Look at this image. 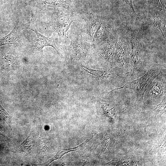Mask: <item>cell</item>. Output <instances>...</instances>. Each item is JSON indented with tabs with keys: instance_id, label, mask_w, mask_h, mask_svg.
Masks as SVG:
<instances>
[{
	"instance_id": "obj_1",
	"label": "cell",
	"mask_w": 166,
	"mask_h": 166,
	"mask_svg": "<svg viewBox=\"0 0 166 166\" xmlns=\"http://www.w3.org/2000/svg\"><path fill=\"white\" fill-rule=\"evenodd\" d=\"M160 70L157 68L148 69L147 72L140 78L127 82L120 87L115 88L111 91L119 89H129L133 90L136 94L137 101H143L144 94L149 88L153 80L160 74Z\"/></svg>"
},
{
	"instance_id": "obj_2",
	"label": "cell",
	"mask_w": 166,
	"mask_h": 166,
	"mask_svg": "<svg viewBox=\"0 0 166 166\" xmlns=\"http://www.w3.org/2000/svg\"><path fill=\"white\" fill-rule=\"evenodd\" d=\"M128 53L127 42L123 39H118L113 59L114 72L122 74L128 70L130 60Z\"/></svg>"
},
{
	"instance_id": "obj_3",
	"label": "cell",
	"mask_w": 166,
	"mask_h": 166,
	"mask_svg": "<svg viewBox=\"0 0 166 166\" xmlns=\"http://www.w3.org/2000/svg\"><path fill=\"white\" fill-rule=\"evenodd\" d=\"M130 30V41L131 50L130 59L133 63V70L131 76H133L141 69L143 66V50L140 43L134 31Z\"/></svg>"
},
{
	"instance_id": "obj_4",
	"label": "cell",
	"mask_w": 166,
	"mask_h": 166,
	"mask_svg": "<svg viewBox=\"0 0 166 166\" xmlns=\"http://www.w3.org/2000/svg\"><path fill=\"white\" fill-rule=\"evenodd\" d=\"M74 21L71 15L64 12L58 13L54 16L53 27L58 34L60 42L65 40L66 33L72 23Z\"/></svg>"
},
{
	"instance_id": "obj_5",
	"label": "cell",
	"mask_w": 166,
	"mask_h": 166,
	"mask_svg": "<svg viewBox=\"0 0 166 166\" xmlns=\"http://www.w3.org/2000/svg\"><path fill=\"white\" fill-rule=\"evenodd\" d=\"M22 29H29L34 31L36 34L37 38L35 42V45L39 50H42L45 46H50L56 50L58 55L61 57L63 56L60 50L56 45L54 41V37L53 35L51 38L46 37L40 34L36 30L35 25L34 18H32L30 21L25 24L22 26Z\"/></svg>"
},
{
	"instance_id": "obj_6",
	"label": "cell",
	"mask_w": 166,
	"mask_h": 166,
	"mask_svg": "<svg viewBox=\"0 0 166 166\" xmlns=\"http://www.w3.org/2000/svg\"><path fill=\"white\" fill-rule=\"evenodd\" d=\"M118 38L115 36L108 37L103 41L99 47L101 57L111 66H112L114 51Z\"/></svg>"
},
{
	"instance_id": "obj_7",
	"label": "cell",
	"mask_w": 166,
	"mask_h": 166,
	"mask_svg": "<svg viewBox=\"0 0 166 166\" xmlns=\"http://www.w3.org/2000/svg\"><path fill=\"white\" fill-rule=\"evenodd\" d=\"M18 63L16 57L10 53H5L0 56V83L6 74L16 68Z\"/></svg>"
},
{
	"instance_id": "obj_8",
	"label": "cell",
	"mask_w": 166,
	"mask_h": 166,
	"mask_svg": "<svg viewBox=\"0 0 166 166\" xmlns=\"http://www.w3.org/2000/svg\"><path fill=\"white\" fill-rule=\"evenodd\" d=\"M70 57L73 58H83L87 56L88 49L85 43L81 38H75L67 47Z\"/></svg>"
},
{
	"instance_id": "obj_9",
	"label": "cell",
	"mask_w": 166,
	"mask_h": 166,
	"mask_svg": "<svg viewBox=\"0 0 166 166\" xmlns=\"http://www.w3.org/2000/svg\"><path fill=\"white\" fill-rule=\"evenodd\" d=\"M83 69L88 73L92 74L97 79L105 81L121 79V75L114 71L110 70H98L92 69L81 65Z\"/></svg>"
},
{
	"instance_id": "obj_10",
	"label": "cell",
	"mask_w": 166,
	"mask_h": 166,
	"mask_svg": "<svg viewBox=\"0 0 166 166\" xmlns=\"http://www.w3.org/2000/svg\"><path fill=\"white\" fill-rule=\"evenodd\" d=\"M35 121L34 119L31 131L27 137L17 148L16 151L18 154L27 155L33 152L34 144V129Z\"/></svg>"
},
{
	"instance_id": "obj_11",
	"label": "cell",
	"mask_w": 166,
	"mask_h": 166,
	"mask_svg": "<svg viewBox=\"0 0 166 166\" xmlns=\"http://www.w3.org/2000/svg\"><path fill=\"white\" fill-rule=\"evenodd\" d=\"M110 31L108 23L103 20H100L99 25L93 36V42L97 44L102 42L109 37Z\"/></svg>"
},
{
	"instance_id": "obj_12",
	"label": "cell",
	"mask_w": 166,
	"mask_h": 166,
	"mask_svg": "<svg viewBox=\"0 0 166 166\" xmlns=\"http://www.w3.org/2000/svg\"><path fill=\"white\" fill-rule=\"evenodd\" d=\"M99 24V20L97 17L89 14L87 17L84 24V33L88 38L93 39L94 35Z\"/></svg>"
},
{
	"instance_id": "obj_13",
	"label": "cell",
	"mask_w": 166,
	"mask_h": 166,
	"mask_svg": "<svg viewBox=\"0 0 166 166\" xmlns=\"http://www.w3.org/2000/svg\"><path fill=\"white\" fill-rule=\"evenodd\" d=\"M42 3L49 7H62L69 10L76 7V0H42Z\"/></svg>"
},
{
	"instance_id": "obj_14",
	"label": "cell",
	"mask_w": 166,
	"mask_h": 166,
	"mask_svg": "<svg viewBox=\"0 0 166 166\" xmlns=\"http://www.w3.org/2000/svg\"><path fill=\"white\" fill-rule=\"evenodd\" d=\"M155 79L147 90L148 93L153 97H162L166 93L165 82L161 80Z\"/></svg>"
},
{
	"instance_id": "obj_15",
	"label": "cell",
	"mask_w": 166,
	"mask_h": 166,
	"mask_svg": "<svg viewBox=\"0 0 166 166\" xmlns=\"http://www.w3.org/2000/svg\"><path fill=\"white\" fill-rule=\"evenodd\" d=\"M18 30V25L17 23L9 34L0 39V46L9 44L18 45L19 41Z\"/></svg>"
},
{
	"instance_id": "obj_16",
	"label": "cell",
	"mask_w": 166,
	"mask_h": 166,
	"mask_svg": "<svg viewBox=\"0 0 166 166\" xmlns=\"http://www.w3.org/2000/svg\"><path fill=\"white\" fill-rule=\"evenodd\" d=\"M157 13V12L155 13L150 16L149 19L150 23L160 30L165 40L166 25L159 19Z\"/></svg>"
},
{
	"instance_id": "obj_17",
	"label": "cell",
	"mask_w": 166,
	"mask_h": 166,
	"mask_svg": "<svg viewBox=\"0 0 166 166\" xmlns=\"http://www.w3.org/2000/svg\"><path fill=\"white\" fill-rule=\"evenodd\" d=\"M87 140H86V141L83 142L81 145L75 147L67 148H62L60 149L58 151L55 156L44 164V165H49L52 162L59 159L63 156L69 152L71 151H77L76 150L77 149L80 148L81 147H82L84 144H85L87 142Z\"/></svg>"
},
{
	"instance_id": "obj_18",
	"label": "cell",
	"mask_w": 166,
	"mask_h": 166,
	"mask_svg": "<svg viewBox=\"0 0 166 166\" xmlns=\"http://www.w3.org/2000/svg\"><path fill=\"white\" fill-rule=\"evenodd\" d=\"M40 128V148L42 154L44 153L48 149L49 143L47 141L42 128L40 118H38Z\"/></svg>"
},
{
	"instance_id": "obj_19",
	"label": "cell",
	"mask_w": 166,
	"mask_h": 166,
	"mask_svg": "<svg viewBox=\"0 0 166 166\" xmlns=\"http://www.w3.org/2000/svg\"><path fill=\"white\" fill-rule=\"evenodd\" d=\"M0 117L6 122L12 131L14 135V133L11 126L12 117L2 107L0 103Z\"/></svg>"
},
{
	"instance_id": "obj_20",
	"label": "cell",
	"mask_w": 166,
	"mask_h": 166,
	"mask_svg": "<svg viewBox=\"0 0 166 166\" xmlns=\"http://www.w3.org/2000/svg\"><path fill=\"white\" fill-rule=\"evenodd\" d=\"M159 2V6L158 7L159 9V11L160 12L163 10L166 12V0H157Z\"/></svg>"
},
{
	"instance_id": "obj_21",
	"label": "cell",
	"mask_w": 166,
	"mask_h": 166,
	"mask_svg": "<svg viewBox=\"0 0 166 166\" xmlns=\"http://www.w3.org/2000/svg\"><path fill=\"white\" fill-rule=\"evenodd\" d=\"M124 2L127 4L132 9V14H135V15H137L136 14L132 4V0H122Z\"/></svg>"
},
{
	"instance_id": "obj_22",
	"label": "cell",
	"mask_w": 166,
	"mask_h": 166,
	"mask_svg": "<svg viewBox=\"0 0 166 166\" xmlns=\"http://www.w3.org/2000/svg\"><path fill=\"white\" fill-rule=\"evenodd\" d=\"M0 135L3 136L5 138H9V137H8L6 135L5 132L0 127Z\"/></svg>"
},
{
	"instance_id": "obj_23",
	"label": "cell",
	"mask_w": 166,
	"mask_h": 166,
	"mask_svg": "<svg viewBox=\"0 0 166 166\" xmlns=\"http://www.w3.org/2000/svg\"><path fill=\"white\" fill-rule=\"evenodd\" d=\"M2 142V141H1V140H0V142Z\"/></svg>"
}]
</instances>
